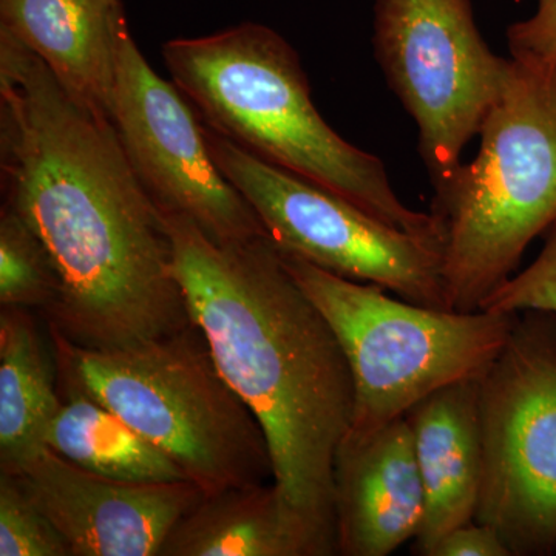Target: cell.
I'll list each match as a JSON object with an SVG mask.
<instances>
[{
	"mask_svg": "<svg viewBox=\"0 0 556 556\" xmlns=\"http://www.w3.org/2000/svg\"><path fill=\"white\" fill-rule=\"evenodd\" d=\"M160 556H318V551L273 481L204 496L172 529Z\"/></svg>",
	"mask_w": 556,
	"mask_h": 556,
	"instance_id": "obj_15",
	"label": "cell"
},
{
	"mask_svg": "<svg viewBox=\"0 0 556 556\" xmlns=\"http://www.w3.org/2000/svg\"><path fill=\"white\" fill-rule=\"evenodd\" d=\"M56 361L30 309L0 313V473L14 475L42 455L61 407Z\"/></svg>",
	"mask_w": 556,
	"mask_h": 556,
	"instance_id": "obj_16",
	"label": "cell"
},
{
	"mask_svg": "<svg viewBox=\"0 0 556 556\" xmlns=\"http://www.w3.org/2000/svg\"><path fill=\"white\" fill-rule=\"evenodd\" d=\"M280 254L345 353L354 387L346 437L386 427L441 388L481 379L517 321L518 314L456 313L393 299L378 285Z\"/></svg>",
	"mask_w": 556,
	"mask_h": 556,
	"instance_id": "obj_6",
	"label": "cell"
},
{
	"mask_svg": "<svg viewBox=\"0 0 556 556\" xmlns=\"http://www.w3.org/2000/svg\"><path fill=\"white\" fill-rule=\"evenodd\" d=\"M13 477L56 527L72 556H160L175 525L204 497L190 481L98 477L51 450Z\"/></svg>",
	"mask_w": 556,
	"mask_h": 556,
	"instance_id": "obj_11",
	"label": "cell"
},
{
	"mask_svg": "<svg viewBox=\"0 0 556 556\" xmlns=\"http://www.w3.org/2000/svg\"><path fill=\"white\" fill-rule=\"evenodd\" d=\"M511 60L556 67V0H538L536 13L507 30Z\"/></svg>",
	"mask_w": 556,
	"mask_h": 556,
	"instance_id": "obj_21",
	"label": "cell"
},
{
	"mask_svg": "<svg viewBox=\"0 0 556 556\" xmlns=\"http://www.w3.org/2000/svg\"><path fill=\"white\" fill-rule=\"evenodd\" d=\"M161 214L190 320L257 416L274 484L318 556L338 554L334 460L353 419L354 387L334 331L269 237L217 243L189 218Z\"/></svg>",
	"mask_w": 556,
	"mask_h": 556,
	"instance_id": "obj_2",
	"label": "cell"
},
{
	"mask_svg": "<svg viewBox=\"0 0 556 556\" xmlns=\"http://www.w3.org/2000/svg\"><path fill=\"white\" fill-rule=\"evenodd\" d=\"M163 58L208 129L442 252L433 215L405 206L382 161L321 118L299 54L273 28L244 22L201 38L172 39Z\"/></svg>",
	"mask_w": 556,
	"mask_h": 556,
	"instance_id": "obj_3",
	"label": "cell"
},
{
	"mask_svg": "<svg viewBox=\"0 0 556 556\" xmlns=\"http://www.w3.org/2000/svg\"><path fill=\"white\" fill-rule=\"evenodd\" d=\"M405 419L426 493V517L413 548L428 556L445 533L477 515L484 471L479 379L434 391Z\"/></svg>",
	"mask_w": 556,
	"mask_h": 556,
	"instance_id": "obj_13",
	"label": "cell"
},
{
	"mask_svg": "<svg viewBox=\"0 0 556 556\" xmlns=\"http://www.w3.org/2000/svg\"><path fill=\"white\" fill-rule=\"evenodd\" d=\"M0 181L49 252V328L73 345L121 350L192 324L163 214L108 116L76 100L0 30Z\"/></svg>",
	"mask_w": 556,
	"mask_h": 556,
	"instance_id": "obj_1",
	"label": "cell"
},
{
	"mask_svg": "<svg viewBox=\"0 0 556 556\" xmlns=\"http://www.w3.org/2000/svg\"><path fill=\"white\" fill-rule=\"evenodd\" d=\"M127 28L121 0H0V30L33 51L76 100L109 119Z\"/></svg>",
	"mask_w": 556,
	"mask_h": 556,
	"instance_id": "obj_14",
	"label": "cell"
},
{
	"mask_svg": "<svg viewBox=\"0 0 556 556\" xmlns=\"http://www.w3.org/2000/svg\"><path fill=\"white\" fill-rule=\"evenodd\" d=\"M477 159L434 190L450 311L475 313L556 223V67L508 60Z\"/></svg>",
	"mask_w": 556,
	"mask_h": 556,
	"instance_id": "obj_4",
	"label": "cell"
},
{
	"mask_svg": "<svg viewBox=\"0 0 556 556\" xmlns=\"http://www.w3.org/2000/svg\"><path fill=\"white\" fill-rule=\"evenodd\" d=\"M484 471L475 521L511 556L556 554V316L519 313L479 379Z\"/></svg>",
	"mask_w": 556,
	"mask_h": 556,
	"instance_id": "obj_7",
	"label": "cell"
},
{
	"mask_svg": "<svg viewBox=\"0 0 556 556\" xmlns=\"http://www.w3.org/2000/svg\"><path fill=\"white\" fill-rule=\"evenodd\" d=\"M0 556H72L20 481L0 473Z\"/></svg>",
	"mask_w": 556,
	"mask_h": 556,
	"instance_id": "obj_19",
	"label": "cell"
},
{
	"mask_svg": "<svg viewBox=\"0 0 556 556\" xmlns=\"http://www.w3.org/2000/svg\"><path fill=\"white\" fill-rule=\"evenodd\" d=\"M544 236L546 243L535 262L492 292L481 309L507 314L544 311L556 316V223Z\"/></svg>",
	"mask_w": 556,
	"mask_h": 556,
	"instance_id": "obj_20",
	"label": "cell"
},
{
	"mask_svg": "<svg viewBox=\"0 0 556 556\" xmlns=\"http://www.w3.org/2000/svg\"><path fill=\"white\" fill-rule=\"evenodd\" d=\"M372 42L415 119L431 185L444 188L496 101L508 60L486 46L470 0H376Z\"/></svg>",
	"mask_w": 556,
	"mask_h": 556,
	"instance_id": "obj_9",
	"label": "cell"
},
{
	"mask_svg": "<svg viewBox=\"0 0 556 556\" xmlns=\"http://www.w3.org/2000/svg\"><path fill=\"white\" fill-rule=\"evenodd\" d=\"M338 554L387 556L416 540L426 493L407 419L345 437L334 460Z\"/></svg>",
	"mask_w": 556,
	"mask_h": 556,
	"instance_id": "obj_12",
	"label": "cell"
},
{
	"mask_svg": "<svg viewBox=\"0 0 556 556\" xmlns=\"http://www.w3.org/2000/svg\"><path fill=\"white\" fill-rule=\"evenodd\" d=\"M428 556H511L493 527L478 521L457 526L434 544Z\"/></svg>",
	"mask_w": 556,
	"mask_h": 556,
	"instance_id": "obj_22",
	"label": "cell"
},
{
	"mask_svg": "<svg viewBox=\"0 0 556 556\" xmlns=\"http://www.w3.org/2000/svg\"><path fill=\"white\" fill-rule=\"evenodd\" d=\"M203 129L218 169L251 204L280 251L417 305L450 311L441 249L257 159L204 123Z\"/></svg>",
	"mask_w": 556,
	"mask_h": 556,
	"instance_id": "obj_8",
	"label": "cell"
},
{
	"mask_svg": "<svg viewBox=\"0 0 556 556\" xmlns=\"http://www.w3.org/2000/svg\"><path fill=\"white\" fill-rule=\"evenodd\" d=\"M49 252L10 206L0 211V305L46 313L56 298Z\"/></svg>",
	"mask_w": 556,
	"mask_h": 556,
	"instance_id": "obj_18",
	"label": "cell"
},
{
	"mask_svg": "<svg viewBox=\"0 0 556 556\" xmlns=\"http://www.w3.org/2000/svg\"><path fill=\"white\" fill-rule=\"evenodd\" d=\"M61 407L47 433V448L98 477L126 482L189 481L156 445L91 397L56 367Z\"/></svg>",
	"mask_w": 556,
	"mask_h": 556,
	"instance_id": "obj_17",
	"label": "cell"
},
{
	"mask_svg": "<svg viewBox=\"0 0 556 556\" xmlns=\"http://www.w3.org/2000/svg\"><path fill=\"white\" fill-rule=\"evenodd\" d=\"M50 336L56 367L169 456L204 496L274 481L265 431L197 325L108 351Z\"/></svg>",
	"mask_w": 556,
	"mask_h": 556,
	"instance_id": "obj_5",
	"label": "cell"
},
{
	"mask_svg": "<svg viewBox=\"0 0 556 556\" xmlns=\"http://www.w3.org/2000/svg\"><path fill=\"white\" fill-rule=\"evenodd\" d=\"M113 126L142 186L164 214L189 218L217 243L268 237L247 199L218 169L192 104L155 72L129 28L118 50Z\"/></svg>",
	"mask_w": 556,
	"mask_h": 556,
	"instance_id": "obj_10",
	"label": "cell"
}]
</instances>
